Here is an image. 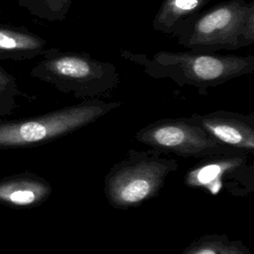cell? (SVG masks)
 Instances as JSON below:
<instances>
[{"label":"cell","instance_id":"10","mask_svg":"<svg viewBox=\"0 0 254 254\" xmlns=\"http://www.w3.org/2000/svg\"><path fill=\"white\" fill-rule=\"evenodd\" d=\"M47 41L20 28L0 26V60H27L42 56Z\"/></svg>","mask_w":254,"mask_h":254},{"label":"cell","instance_id":"11","mask_svg":"<svg viewBox=\"0 0 254 254\" xmlns=\"http://www.w3.org/2000/svg\"><path fill=\"white\" fill-rule=\"evenodd\" d=\"M210 0H163L152 21L153 28L171 35L176 24L182 19L204 8Z\"/></svg>","mask_w":254,"mask_h":254},{"label":"cell","instance_id":"3","mask_svg":"<svg viewBox=\"0 0 254 254\" xmlns=\"http://www.w3.org/2000/svg\"><path fill=\"white\" fill-rule=\"evenodd\" d=\"M42 56L31 75L76 98L98 99L112 92L120 81L112 63L99 61L83 52L51 48Z\"/></svg>","mask_w":254,"mask_h":254},{"label":"cell","instance_id":"12","mask_svg":"<svg viewBox=\"0 0 254 254\" xmlns=\"http://www.w3.org/2000/svg\"><path fill=\"white\" fill-rule=\"evenodd\" d=\"M183 254H249L240 243L229 241L224 235H207L193 242Z\"/></svg>","mask_w":254,"mask_h":254},{"label":"cell","instance_id":"13","mask_svg":"<svg viewBox=\"0 0 254 254\" xmlns=\"http://www.w3.org/2000/svg\"><path fill=\"white\" fill-rule=\"evenodd\" d=\"M31 12L51 22L64 21L72 4V0H24Z\"/></svg>","mask_w":254,"mask_h":254},{"label":"cell","instance_id":"2","mask_svg":"<svg viewBox=\"0 0 254 254\" xmlns=\"http://www.w3.org/2000/svg\"><path fill=\"white\" fill-rule=\"evenodd\" d=\"M171 35L200 52L238 50L254 43V0H227L179 21Z\"/></svg>","mask_w":254,"mask_h":254},{"label":"cell","instance_id":"6","mask_svg":"<svg viewBox=\"0 0 254 254\" xmlns=\"http://www.w3.org/2000/svg\"><path fill=\"white\" fill-rule=\"evenodd\" d=\"M135 138L156 151L183 157L209 158L247 153L220 144L191 117L157 120L140 129Z\"/></svg>","mask_w":254,"mask_h":254},{"label":"cell","instance_id":"7","mask_svg":"<svg viewBox=\"0 0 254 254\" xmlns=\"http://www.w3.org/2000/svg\"><path fill=\"white\" fill-rule=\"evenodd\" d=\"M246 154L205 158L189 171L185 182L190 188L204 189L213 194L222 188L236 187V183L245 187L246 174L252 172L247 171Z\"/></svg>","mask_w":254,"mask_h":254},{"label":"cell","instance_id":"4","mask_svg":"<svg viewBox=\"0 0 254 254\" xmlns=\"http://www.w3.org/2000/svg\"><path fill=\"white\" fill-rule=\"evenodd\" d=\"M119 106L116 101L89 99L30 119L0 123V148L49 142L90 124Z\"/></svg>","mask_w":254,"mask_h":254},{"label":"cell","instance_id":"1","mask_svg":"<svg viewBox=\"0 0 254 254\" xmlns=\"http://www.w3.org/2000/svg\"><path fill=\"white\" fill-rule=\"evenodd\" d=\"M120 57L142 67L143 71L153 78H167L182 87L190 85L201 93L254 71L253 55L187 50L160 51L148 57L145 54L123 50Z\"/></svg>","mask_w":254,"mask_h":254},{"label":"cell","instance_id":"5","mask_svg":"<svg viewBox=\"0 0 254 254\" xmlns=\"http://www.w3.org/2000/svg\"><path fill=\"white\" fill-rule=\"evenodd\" d=\"M177 168L178 164L173 159L130 150L125 159L107 173L105 195L116 208L136 206L155 196L168 175Z\"/></svg>","mask_w":254,"mask_h":254},{"label":"cell","instance_id":"9","mask_svg":"<svg viewBox=\"0 0 254 254\" xmlns=\"http://www.w3.org/2000/svg\"><path fill=\"white\" fill-rule=\"evenodd\" d=\"M51 185L33 174L17 175L0 181V202L16 207H30L44 202L51 194Z\"/></svg>","mask_w":254,"mask_h":254},{"label":"cell","instance_id":"14","mask_svg":"<svg viewBox=\"0 0 254 254\" xmlns=\"http://www.w3.org/2000/svg\"><path fill=\"white\" fill-rule=\"evenodd\" d=\"M15 87L14 78L0 66V92Z\"/></svg>","mask_w":254,"mask_h":254},{"label":"cell","instance_id":"8","mask_svg":"<svg viewBox=\"0 0 254 254\" xmlns=\"http://www.w3.org/2000/svg\"><path fill=\"white\" fill-rule=\"evenodd\" d=\"M190 117L220 144L242 152H253V115L220 110L203 115L192 114Z\"/></svg>","mask_w":254,"mask_h":254}]
</instances>
